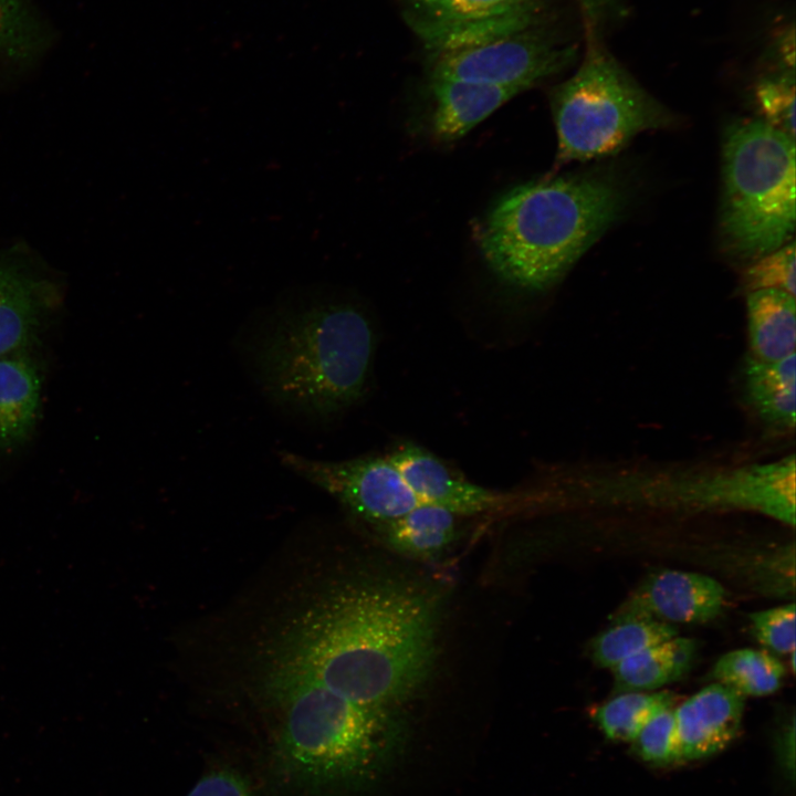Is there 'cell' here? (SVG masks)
I'll list each match as a JSON object with an SVG mask.
<instances>
[{
    "label": "cell",
    "instance_id": "83f0119b",
    "mask_svg": "<svg viewBox=\"0 0 796 796\" xmlns=\"http://www.w3.org/2000/svg\"><path fill=\"white\" fill-rule=\"evenodd\" d=\"M756 640L778 654L795 652V604H786L750 615Z\"/></svg>",
    "mask_w": 796,
    "mask_h": 796
},
{
    "label": "cell",
    "instance_id": "cb8c5ba5",
    "mask_svg": "<svg viewBox=\"0 0 796 796\" xmlns=\"http://www.w3.org/2000/svg\"><path fill=\"white\" fill-rule=\"evenodd\" d=\"M48 44V33L27 0H0V61L33 60Z\"/></svg>",
    "mask_w": 796,
    "mask_h": 796
},
{
    "label": "cell",
    "instance_id": "f546056e",
    "mask_svg": "<svg viewBox=\"0 0 796 796\" xmlns=\"http://www.w3.org/2000/svg\"><path fill=\"white\" fill-rule=\"evenodd\" d=\"M586 27V35L600 36L601 29L621 12L619 0H576Z\"/></svg>",
    "mask_w": 796,
    "mask_h": 796
},
{
    "label": "cell",
    "instance_id": "52a82bcc",
    "mask_svg": "<svg viewBox=\"0 0 796 796\" xmlns=\"http://www.w3.org/2000/svg\"><path fill=\"white\" fill-rule=\"evenodd\" d=\"M577 48L540 25L476 44L431 53L430 78L531 88L568 67Z\"/></svg>",
    "mask_w": 796,
    "mask_h": 796
},
{
    "label": "cell",
    "instance_id": "30bf717a",
    "mask_svg": "<svg viewBox=\"0 0 796 796\" xmlns=\"http://www.w3.org/2000/svg\"><path fill=\"white\" fill-rule=\"evenodd\" d=\"M725 590L714 578L666 569L648 576L615 611L612 620L651 618L667 624H701L715 618Z\"/></svg>",
    "mask_w": 796,
    "mask_h": 796
},
{
    "label": "cell",
    "instance_id": "ac0fdd59",
    "mask_svg": "<svg viewBox=\"0 0 796 796\" xmlns=\"http://www.w3.org/2000/svg\"><path fill=\"white\" fill-rule=\"evenodd\" d=\"M694 639L673 637L632 654L611 668L614 693L652 691L679 680L693 662Z\"/></svg>",
    "mask_w": 796,
    "mask_h": 796
},
{
    "label": "cell",
    "instance_id": "603a6c76",
    "mask_svg": "<svg viewBox=\"0 0 796 796\" xmlns=\"http://www.w3.org/2000/svg\"><path fill=\"white\" fill-rule=\"evenodd\" d=\"M712 675L743 696H763L776 692L785 677L783 663L763 650L737 649L715 662Z\"/></svg>",
    "mask_w": 796,
    "mask_h": 796
},
{
    "label": "cell",
    "instance_id": "484cf974",
    "mask_svg": "<svg viewBox=\"0 0 796 796\" xmlns=\"http://www.w3.org/2000/svg\"><path fill=\"white\" fill-rule=\"evenodd\" d=\"M638 758L652 766L680 763L674 709L656 714L631 742Z\"/></svg>",
    "mask_w": 796,
    "mask_h": 796
},
{
    "label": "cell",
    "instance_id": "ba28073f",
    "mask_svg": "<svg viewBox=\"0 0 796 796\" xmlns=\"http://www.w3.org/2000/svg\"><path fill=\"white\" fill-rule=\"evenodd\" d=\"M279 459L370 523L391 521L422 504L388 455L323 461L281 451Z\"/></svg>",
    "mask_w": 796,
    "mask_h": 796
},
{
    "label": "cell",
    "instance_id": "9c48e42d",
    "mask_svg": "<svg viewBox=\"0 0 796 796\" xmlns=\"http://www.w3.org/2000/svg\"><path fill=\"white\" fill-rule=\"evenodd\" d=\"M409 25L431 53L540 25L543 0H401Z\"/></svg>",
    "mask_w": 796,
    "mask_h": 796
},
{
    "label": "cell",
    "instance_id": "d4e9b609",
    "mask_svg": "<svg viewBox=\"0 0 796 796\" xmlns=\"http://www.w3.org/2000/svg\"><path fill=\"white\" fill-rule=\"evenodd\" d=\"M794 70L784 69L756 84L755 100L763 121L795 138Z\"/></svg>",
    "mask_w": 796,
    "mask_h": 796
},
{
    "label": "cell",
    "instance_id": "2e32d148",
    "mask_svg": "<svg viewBox=\"0 0 796 796\" xmlns=\"http://www.w3.org/2000/svg\"><path fill=\"white\" fill-rule=\"evenodd\" d=\"M712 494L734 504L750 505L781 521H795V458L733 471L711 481Z\"/></svg>",
    "mask_w": 796,
    "mask_h": 796
},
{
    "label": "cell",
    "instance_id": "f1b7e54d",
    "mask_svg": "<svg viewBox=\"0 0 796 796\" xmlns=\"http://www.w3.org/2000/svg\"><path fill=\"white\" fill-rule=\"evenodd\" d=\"M187 796H256L247 779L232 768L217 767L202 775Z\"/></svg>",
    "mask_w": 796,
    "mask_h": 796
},
{
    "label": "cell",
    "instance_id": "5bb4252c",
    "mask_svg": "<svg viewBox=\"0 0 796 796\" xmlns=\"http://www.w3.org/2000/svg\"><path fill=\"white\" fill-rule=\"evenodd\" d=\"M41 370L30 350L0 356V451L32 436L41 408Z\"/></svg>",
    "mask_w": 796,
    "mask_h": 796
},
{
    "label": "cell",
    "instance_id": "7c38bea8",
    "mask_svg": "<svg viewBox=\"0 0 796 796\" xmlns=\"http://www.w3.org/2000/svg\"><path fill=\"white\" fill-rule=\"evenodd\" d=\"M56 301L49 279L18 256H0V356L30 350Z\"/></svg>",
    "mask_w": 796,
    "mask_h": 796
},
{
    "label": "cell",
    "instance_id": "ffe728a7",
    "mask_svg": "<svg viewBox=\"0 0 796 796\" xmlns=\"http://www.w3.org/2000/svg\"><path fill=\"white\" fill-rule=\"evenodd\" d=\"M459 515L440 506L420 504L408 513L378 524L388 546L413 558H433L453 542Z\"/></svg>",
    "mask_w": 796,
    "mask_h": 796
},
{
    "label": "cell",
    "instance_id": "44dd1931",
    "mask_svg": "<svg viewBox=\"0 0 796 796\" xmlns=\"http://www.w3.org/2000/svg\"><path fill=\"white\" fill-rule=\"evenodd\" d=\"M671 692L631 691L616 694L591 711V719L615 742H632L641 729L659 712L672 708Z\"/></svg>",
    "mask_w": 796,
    "mask_h": 796
},
{
    "label": "cell",
    "instance_id": "5b68a950",
    "mask_svg": "<svg viewBox=\"0 0 796 796\" xmlns=\"http://www.w3.org/2000/svg\"><path fill=\"white\" fill-rule=\"evenodd\" d=\"M722 180L719 232L730 256L753 262L793 240L795 138L763 119L732 123Z\"/></svg>",
    "mask_w": 796,
    "mask_h": 796
},
{
    "label": "cell",
    "instance_id": "3957f363",
    "mask_svg": "<svg viewBox=\"0 0 796 796\" xmlns=\"http://www.w3.org/2000/svg\"><path fill=\"white\" fill-rule=\"evenodd\" d=\"M264 690L279 722L274 774L307 796H343L378 782L406 744L392 709L352 702L310 679L268 671Z\"/></svg>",
    "mask_w": 796,
    "mask_h": 796
},
{
    "label": "cell",
    "instance_id": "4fadbf2b",
    "mask_svg": "<svg viewBox=\"0 0 796 796\" xmlns=\"http://www.w3.org/2000/svg\"><path fill=\"white\" fill-rule=\"evenodd\" d=\"M741 693L711 683L674 709L680 762L709 757L737 735L744 711Z\"/></svg>",
    "mask_w": 796,
    "mask_h": 796
},
{
    "label": "cell",
    "instance_id": "d6986e66",
    "mask_svg": "<svg viewBox=\"0 0 796 796\" xmlns=\"http://www.w3.org/2000/svg\"><path fill=\"white\" fill-rule=\"evenodd\" d=\"M796 360L792 354L776 362L748 356L743 373L746 398L768 425L793 429L795 426Z\"/></svg>",
    "mask_w": 796,
    "mask_h": 796
},
{
    "label": "cell",
    "instance_id": "8fae6325",
    "mask_svg": "<svg viewBox=\"0 0 796 796\" xmlns=\"http://www.w3.org/2000/svg\"><path fill=\"white\" fill-rule=\"evenodd\" d=\"M387 455L422 504L440 506L460 516L498 510L509 500L507 495L458 475L418 444L406 442Z\"/></svg>",
    "mask_w": 796,
    "mask_h": 796
},
{
    "label": "cell",
    "instance_id": "7a4b0ae2",
    "mask_svg": "<svg viewBox=\"0 0 796 796\" xmlns=\"http://www.w3.org/2000/svg\"><path fill=\"white\" fill-rule=\"evenodd\" d=\"M377 334L357 303L302 290L266 311L249 345L258 384L275 405L328 420L366 394Z\"/></svg>",
    "mask_w": 796,
    "mask_h": 796
},
{
    "label": "cell",
    "instance_id": "e0dca14e",
    "mask_svg": "<svg viewBox=\"0 0 796 796\" xmlns=\"http://www.w3.org/2000/svg\"><path fill=\"white\" fill-rule=\"evenodd\" d=\"M750 356L776 362L796 347L795 295L778 289L751 291L746 298Z\"/></svg>",
    "mask_w": 796,
    "mask_h": 796
},
{
    "label": "cell",
    "instance_id": "9a60e30c",
    "mask_svg": "<svg viewBox=\"0 0 796 796\" xmlns=\"http://www.w3.org/2000/svg\"><path fill=\"white\" fill-rule=\"evenodd\" d=\"M434 101L432 129L443 143L454 142L523 92L519 87L430 78Z\"/></svg>",
    "mask_w": 796,
    "mask_h": 796
},
{
    "label": "cell",
    "instance_id": "6da1fadb",
    "mask_svg": "<svg viewBox=\"0 0 796 796\" xmlns=\"http://www.w3.org/2000/svg\"><path fill=\"white\" fill-rule=\"evenodd\" d=\"M281 636L269 670L317 682L360 705L392 709L428 678L437 606L423 590L394 583L338 587Z\"/></svg>",
    "mask_w": 796,
    "mask_h": 796
},
{
    "label": "cell",
    "instance_id": "7402d4cb",
    "mask_svg": "<svg viewBox=\"0 0 796 796\" xmlns=\"http://www.w3.org/2000/svg\"><path fill=\"white\" fill-rule=\"evenodd\" d=\"M611 622L589 646L594 663L601 668L611 669L626 658L678 636L671 624L651 618H622Z\"/></svg>",
    "mask_w": 796,
    "mask_h": 796
},
{
    "label": "cell",
    "instance_id": "8992f818",
    "mask_svg": "<svg viewBox=\"0 0 796 796\" xmlns=\"http://www.w3.org/2000/svg\"><path fill=\"white\" fill-rule=\"evenodd\" d=\"M549 103L557 134V161L563 164L611 155L639 133L674 123L672 113L594 35H587L579 66L552 90Z\"/></svg>",
    "mask_w": 796,
    "mask_h": 796
},
{
    "label": "cell",
    "instance_id": "4316f807",
    "mask_svg": "<svg viewBox=\"0 0 796 796\" xmlns=\"http://www.w3.org/2000/svg\"><path fill=\"white\" fill-rule=\"evenodd\" d=\"M795 241L755 260L746 269L743 283L747 292L778 289L795 295Z\"/></svg>",
    "mask_w": 796,
    "mask_h": 796
},
{
    "label": "cell",
    "instance_id": "277c9868",
    "mask_svg": "<svg viewBox=\"0 0 796 796\" xmlns=\"http://www.w3.org/2000/svg\"><path fill=\"white\" fill-rule=\"evenodd\" d=\"M627 189L610 171L545 178L504 193L479 229V247L505 283L555 285L620 217Z\"/></svg>",
    "mask_w": 796,
    "mask_h": 796
}]
</instances>
